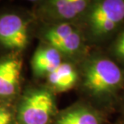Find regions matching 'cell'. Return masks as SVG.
<instances>
[{
  "instance_id": "obj_2",
  "label": "cell",
  "mask_w": 124,
  "mask_h": 124,
  "mask_svg": "<svg viewBox=\"0 0 124 124\" xmlns=\"http://www.w3.org/2000/svg\"><path fill=\"white\" fill-rule=\"evenodd\" d=\"M87 13V23L97 39L108 36L124 20L123 0H101L91 3Z\"/></svg>"
},
{
  "instance_id": "obj_11",
  "label": "cell",
  "mask_w": 124,
  "mask_h": 124,
  "mask_svg": "<svg viewBox=\"0 0 124 124\" xmlns=\"http://www.w3.org/2000/svg\"><path fill=\"white\" fill-rule=\"evenodd\" d=\"M114 52L118 58L124 61V31L116 40L114 45Z\"/></svg>"
},
{
  "instance_id": "obj_12",
  "label": "cell",
  "mask_w": 124,
  "mask_h": 124,
  "mask_svg": "<svg viewBox=\"0 0 124 124\" xmlns=\"http://www.w3.org/2000/svg\"><path fill=\"white\" fill-rule=\"evenodd\" d=\"M11 113L5 108H0V124H11Z\"/></svg>"
},
{
  "instance_id": "obj_4",
  "label": "cell",
  "mask_w": 124,
  "mask_h": 124,
  "mask_svg": "<svg viewBox=\"0 0 124 124\" xmlns=\"http://www.w3.org/2000/svg\"><path fill=\"white\" fill-rule=\"evenodd\" d=\"M90 5L87 0H49L42 2L39 11L46 19L64 23L81 16Z\"/></svg>"
},
{
  "instance_id": "obj_3",
  "label": "cell",
  "mask_w": 124,
  "mask_h": 124,
  "mask_svg": "<svg viewBox=\"0 0 124 124\" xmlns=\"http://www.w3.org/2000/svg\"><path fill=\"white\" fill-rule=\"evenodd\" d=\"M55 108L54 98L48 90H36L27 95L19 110L22 124H48Z\"/></svg>"
},
{
  "instance_id": "obj_6",
  "label": "cell",
  "mask_w": 124,
  "mask_h": 124,
  "mask_svg": "<svg viewBox=\"0 0 124 124\" xmlns=\"http://www.w3.org/2000/svg\"><path fill=\"white\" fill-rule=\"evenodd\" d=\"M28 42L25 21L16 14L0 16V44L12 50H21Z\"/></svg>"
},
{
  "instance_id": "obj_8",
  "label": "cell",
  "mask_w": 124,
  "mask_h": 124,
  "mask_svg": "<svg viewBox=\"0 0 124 124\" xmlns=\"http://www.w3.org/2000/svg\"><path fill=\"white\" fill-rule=\"evenodd\" d=\"M61 54L48 45L39 48L34 53L31 65L34 72L38 75H48L61 64Z\"/></svg>"
},
{
  "instance_id": "obj_9",
  "label": "cell",
  "mask_w": 124,
  "mask_h": 124,
  "mask_svg": "<svg viewBox=\"0 0 124 124\" xmlns=\"http://www.w3.org/2000/svg\"><path fill=\"white\" fill-rule=\"evenodd\" d=\"M47 76L52 87L59 92L70 90L78 80V73L73 65L63 62Z\"/></svg>"
},
{
  "instance_id": "obj_10",
  "label": "cell",
  "mask_w": 124,
  "mask_h": 124,
  "mask_svg": "<svg viewBox=\"0 0 124 124\" xmlns=\"http://www.w3.org/2000/svg\"><path fill=\"white\" fill-rule=\"evenodd\" d=\"M56 124H101V118L92 109L81 106L61 114Z\"/></svg>"
},
{
  "instance_id": "obj_5",
  "label": "cell",
  "mask_w": 124,
  "mask_h": 124,
  "mask_svg": "<svg viewBox=\"0 0 124 124\" xmlns=\"http://www.w3.org/2000/svg\"><path fill=\"white\" fill-rule=\"evenodd\" d=\"M44 37L49 45L61 54L73 55L78 53L82 45L81 34L67 23L52 26L44 33Z\"/></svg>"
},
{
  "instance_id": "obj_7",
  "label": "cell",
  "mask_w": 124,
  "mask_h": 124,
  "mask_svg": "<svg viewBox=\"0 0 124 124\" xmlns=\"http://www.w3.org/2000/svg\"><path fill=\"white\" fill-rule=\"evenodd\" d=\"M21 61L7 59L0 62V96L7 97L16 93L21 73Z\"/></svg>"
},
{
  "instance_id": "obj_1",
  "label": "cell",
  "mask_w": 124,
  "mask_h": 124,
  "mask_svg": "<svg viewBox=\"0 0 124 124\" xmlns=\"http://www.w3.org/2000/svg\"><path fill=\"white\" fill-rule=\"evenodd\" d=\"M124 74L113 61L98 57L90 61L84 71V87L97 98L110 97L122 85Z\"/></svg>"
}]
</instances>
